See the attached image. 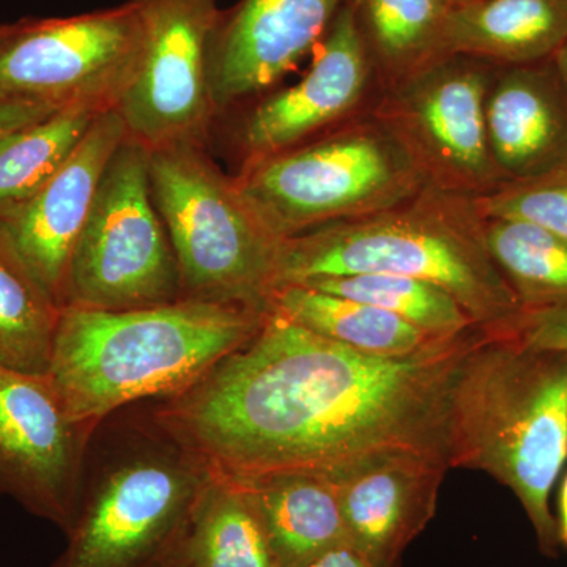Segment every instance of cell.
Segmentation results:
<instances>
[{"label": "cell", "instance_id": "27", "mask_svg": "<svg viewBox=\"0 0 567 567\" xmlns=\"http://www.w3.org/2000/svg\"><path fill=\"white\" fill-rule=\"evenodd\" d=\"M484 219H520L567 240V166L525 181L503 182L475 197Z\"/></svg>", "mask_w": 567, "mask_h": 567}, {"label": "cell", "instance_id": "28", "mask_svg": "<svg viewBox=\"0 0 567 567\" xmlns=\"http://www.w3.org/2000/svg\"><path fill=\"white\" fill-rule=\"evenodd\" d=\"M517 334L528 344L567 352V306L525 312Z\"/></svg>", "mask_w": 567, "mask_h": 567}, {"label": "cell", "instance_id": "26", "mask_svg": "<svg viewBox=\"0 0 567 567\" xmlns=\"http://www.w3.org/2000/svg\"><path fill=\"white\" fill-rule=\"evenodd\" d=\"M62 309L0 245V365L47 374Z\"/></svg>", "mask_w": 567, "mask_h": 567}, {"label": "cell", "instance_id": "7", "mask_svg": "<svg viewBox=\"0 0 567 567\" xmlns=\"http://www.w3.org/2000/svg\"><path fill=\"white\" fill-rule=\"evenodd\" d=\"M238 189L278 240L361 218L412 199L429 186L405 148L374 117L244 166Z\"/></svg>", "mask_w": 567, "mask_h": 567}, {"label": "cell", "instance_id": "31", "mask_svg": "<svg viewBox=\"0 0 567 567\" xmlns=\"http://www.w3.org/2000/svg\"><path fill=\"white\" fill-rule=\"evenodd\" d=\"M557 524L559 543L567 548V475L559 488Z\"/></svg>", "mask_w": 567, "mask_h": 567}, {"label": "cell", "instance_id": "1", "mask_svg": "<svg viewBox=\"0 0 567 567\" xmlns=\"http://www.w3.org/2000/svg\"><path fill=\"white\" fill-rule=\"evenodd\" d=\"M486 333L473 328L413 357L379 358L268 308L244 347L196 385L148 405L212 470L244 480L333 477L399 453L447 462L454 382Z\"/></svg>", "mask_w": 567, "mask_h": 567}, {"label": "cell", "instance_id": "6", "mask_svg": "<svg viewBox=\"0 0 567 567\" xmlns=\"http://www.w3.org/2000/svg\"><path fill=\"white\" fill-rule=\"evenodd\" d=\"M148 175L182 300L268 309L282 241L257 218L235 177L193 142L151 148Z\"/></svg>", "mask_w": 567, "mask_h": 567}, {"label": "cell", "instance_id": "21", "mask_svg": "<svg viewBox=\"0 0 567 567\" xmlns=\"http://www.w3.org/2000/svg\"><path fill=\"white\" fill-rule=\"evenodd\" d=\"M185 567H279L256 499L237 477L215 472L194 520Z\"/></svg>", "mask_w": 567, "mask_h": 567}, {"label": "cell", "instance_id": "16", "mask_svg": "<svg viewBox=\"0 0 567 567\" xmlns=\"http://www.w3.org/2000/svg\"><path fill=\"white\" fill-rule=\"evenodd\" d=\"M445 458L399 453L369 458L333 477L347 540L374 567H399L435 516Z\"/></svg>", "mask_w": 567, "mask_h": 567}, {"label": "cell", "instance_id": "10", "mask_svg": "<svg viewBox=\"0 0 567 567\" xmlns=\"http://www.w3.org/2000/svg\"><path fill=\"white\" fill-rule=\"evenodd\" d=\"M495 69L462 55L434 59L386 84L371 112L434 188L480 197L502 183L486 126Z\"/></svg>", "mask_w": 567, "mask_h": 567}, {"label": "cell", "instance_id": "18", "mask_svg": "<svg viewBox=\"0 0 567 567\" xmlns=\"http://www.w3.org/2000/svg\"><path fill=\"white\" fill-rule=\"evenodd\" d=\"M567 43V0H461L447 11L434 59L494 66L550 61Z\"/></svg>", "mask_w": 567, "mask_h": 567}, {"label": "cell", "instance_id": "23", "mask_svg": "<svg viewBox=\"0 0 567 567\" xmlns=\"http://www.w3.org/2000/svg\"><path fill=\"white\" fill-rule=\"evenodd\" d=\"M484 233L492 259L525 312L566 308V238L536 224L507 218L486 219Z\"/></svg>", "mask_w": 567, "mask_h": 567}, {"label": "cell", "instance_id": "11", "mask_svg": "<svg viewBox=\"0 0 567 567\" xmlns=\"http://www.w3.org/2000/svg\"><path fill=\"white\" fill-rule=\"evenodd\" d=\"M140 13V73L117 107L128 136L145 147L207 144L216 117L212 48L219 0H130Z\"/></svg>", "mask_w": 567, "mask_h": 567}, {"label": "cell", "instance_id": "19", "mask_svg": "<svg viewBox=\"0 0 567 567\" xmlns=\"http://www.w3.org/2000/svg\"><path fill=\"white\" fill-rule=\"evenodd\" d=\"M237 480L256 499L279 567H303L349 543L338 491L330 477L274 473Z\"/></svg>", "mask_w": 567, "mask_h": 567}, {"label": "cell", "instance_id": "24", "mask_svg": "<svg viewBox=\"0 0 567 567\" xmlns=\"http://www.w3.org/2000/svg\"><path fill=\"white\" fill-rule=\"evenodd\" d=\"M100 114L66 107L0 141V215L28 200L61 169Z\"/></svg>", "mask_w": 567, "mask_h": 567}, {"label": "cell", "instance_id": "20", "mask_svg": "<svg viewBox=\"0 0 567 567\" xmlns=\"http://www.w3.org/2000/svg\"><path fill=\"white\" fill-rule=\"evenodd\" d=\"M268 308L312 333L371 357L409 358L453 339L425 333L375 306L298 284L275 289Z\"/></svg>", "mask_w": 567, "mask_h": 567}, {"label": "cell", "instance_id": "22", "mask_svg": "<svg viewBox=\"0 0 567 567\" xmlns=\"http://www.w3.org/2000/svg\"><path fill=\"white\" fill-rule=\"evenodd\" d=\"M383 84L434 61L436 41L456 0H350Z\"/></svg>", "mask_w": 567, "mask_h": 567}, {"label": "cell", "instance_id": "13", "mask_svg": "<svg viewBox=\"0 0 567 567\" xmlns=\"http://www.w3.org/2000/svg\"><path fill=\"white\" fill-rule=\"evenodd\" d=\"M126 137L118 111L102 112L61 169L28 200L0 215V245L61 309L71 256L104 171Z\"/></svg>", "mask_w": 567, "mask_h": 567}, {"label": "cell", "instance_id": "29", "mask_svg": "<svg viewBox=\"0 0 567 567\" xmlns=\"http://www.w3.org/2000/svg\"><path fill=\"white\" fill-rule=\"evenodd\" d=\"M55 111H59L58 107L50 104L0 100V141L17 130L48 117Z\"/></svg>", "mask_w": 567, "mask_h": 567}, {"label": "cell", "instance_id": "30", "mask_svg": "<svg viewBox=\"0 0 567 567\" xmlns=\"http://www.w3.org/2000/svg\"><path fill=\"white\" fill-rule=\"evenodd\" d=\"M303 567H374L371 563L358 554L357 550L349 543L341 544V546L331 548L324 551L311 563Z\"/></svg>", "mask_w": 567, "mask_h": 567}, {"label": "cell", "instance_id": "15", "mask_svg": "<svg viewBox=\"0 0 567 567\" xmlns=\"http://www.w3.org/2000/svg\"><path fill=\"white\" fill-rule=\"evenodd\" d=\"M347 0H240L212 48L216 114L262 95L316 51Z\"/></svg>", "mask_w": 567, "mask_h": 567}, {"label": "cell", "instance_id": "14", "mask_svg": "<svg viewBox=\"0 0 567 567\" xmlns=\"http://www.w3.org/2000/svg\"><path fill=\"white\" fill-rule=\"evenodd\" d=\"M374 73L352 2L336 14L297 84L265 96L240 123L237 145L248 166L330 132L360 104Z\"/></svg>", "mask_w": 567, "mask_h": 567}, {"label": "cell", "instance_id": "33", "mask_svg": "<svg viewBox=\"0 0 567 567\" xmlns=\"http://www.w3.org/2000/svg\"><path fill=\"white\" fill-rule=\"evenodd\" d=\"M456 2H461V0H456Z\"/></svg>", "mask_w": 567, "mask_h": 567}, {"label": "cell", "instance_id": "3", "mask_svg": "<svg viewBox=\"0 0 567 567\" xmlns=\"http://www.w3.org/2000/svg\"><path fill=\"white\" fill-rule=\"evenodd\" d=\"M268 309L181 300L126 311L63 308L47 375L71 417L173 398L244 347Z\"/></svg>", "mask_w": 567, "mask_h": 567}, {"label": "cell", "instance_id": "32", "mask_svg": "<svg viewBox=\"0 0 567 567\" xmlns=\"http://www.w3.org/2000/svg\"><path fill=\"white\" fill-rule=\"evenodd\" d=\"M554 63L557 66L559 78H561L567 93V43L554 55Z\"/></svg>", "mask_w": 567, "mask_h": 567}, {"label": "cell", "instance_id": "4", "mask_svg": "<svg viewBox=\"0 0 567 567\" xmlns=\"http://www.w3.org/2000/svg\"><path fill=\"white\" fill-rule=\"evenodd\" d=\"M447 450L450 468L480 470L509 488L540 554L558 558L550 494L567 461V352L484 334L458 368Z\"/></svg>", "mask_w": 567, "mask_h": 567}, {"label": "cell", "instance_id": "17", "mask_svg": "<svg viewBox=\"0 0 567 567\" xmlns=\"http://www.w3.org/2000/svg\"><path fill=\"white\" fill-rule=\"evenodd\" d=\"M486 126L502 183L567 166V93L554 59L496 66L487 93Z\"/></svg>", "mask_w": 567, "mask_h": 567}, {"label": "cell", "instance_id": "2", "mask_svg": "<svg viewBox=\"0 0 567 567\" xmlns=\"http://www.w3.org/2000/svg\"><path fill=\"white\" fill-rule=\"evenodd\" d=\"M213 477L148 402L112 413L89 443L66 547L51 567H185Z\"/></svg>", "mask_w": 567, "mask_h": 567}, {"label": "cell", "instance_id": "12", "mask_svg": "<svg viewBox=\"0 0 567 567\" xmlns=\"http://www.w3.org/2000/svg\"><path fill=\"white\" fill-rule=\"evenodd\" d=\"M95 429L71 417L47 374L0 365V495L65 533Z\"/></svg>", "mask_w": 567, "mask_h": 567}, {"label": "cell", "instance_id": "8", "mask_svg": "<svg viewBox=\"0 0 567 567\" xmlns=\"http://www.w3.org/2000/svg\"><path fill=\"white\" fill-rule=\"evenodd\" d=\"M182 300L181 271L153 200L148 148L114 153L66 275L63 308L126 311Z\"/></svg>", "mask_w": 567, "mask_h": 567}, {"label": "cell", "instance_id": "25", "mask_svg": "<svg viewBox=\"0 0 567 567\" xmlns=\"http://www.w3.org/2000/svg\"><path fill=\"white\" fill-rule=\"evenodd\" d=\"M290 286V284H289ZM383 309L436 338H457L480 328L447 290L401 275L330 276L298 284Z\"/></svg>", "mask_w": 567, "mask_h": 567}, {"label": "cell", "instance_id": "9", "mask_svg": "<svg viewBox=\"0 0 567 567\" xmlns=\"http://www.w3.org/2000/svg\"><path fill=\"white\" fill-rule=\"evenodd\" d=\"M144 35L130 0L69 18L0 24V100L117 110L140 73Z\"/></svg>", "mask_w": 567, "mask_h": 567}, {"label": "cell", "instance_id": "5", "mask_svg": "<svg viewBox=\"0 0 567 567\" xmlns=\"http://www.w3.org/2000/svg\"><path fill=\"white\" fill-rule=\"evenodd\" d=\"M484 224L475 197L429 185L388 210L284 240L275 289L330 276H410L447 290L488 333H516L525 309L488 252Z\"/></svg>", "mask_w": 567, "mask_h": 567}]
</instances>
